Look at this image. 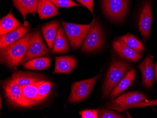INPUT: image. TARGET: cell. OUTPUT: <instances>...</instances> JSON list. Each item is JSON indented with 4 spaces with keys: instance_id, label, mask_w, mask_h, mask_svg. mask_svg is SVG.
Masks as SVG:
<instances>
[{
    "instance_id": "28",
    "label": "cell",
    "mask_w": 157,
    "mask_h": 118,
    "mask_svg": "<svg viewBox=\"0 0 157 118\" xmlns=\"http://www.w3.org/2000/svg\"><path fill=\"white\" fill-rule=\"evenodd\" d=\"M99 111L98 110H86L81 112L82 118H97Z\"/></svg>"
},
{
    "instance_id": "25",
    "label": "cell",
    "mask_w": 157,
    "mask_h": 118,
    "mask_svg": "<svg viewBox=\"0 0 157 118\" xmlns=\"http://www.w3.org/2000/svg\"><path fill=\"white\" fill-rule=\"evenodd\" d=\"M52 88V84L51 82L46 81L39 82L38 92L41 102L48 97Z\"/></svg>"
},
{
    "instance_id": "19",
    "label": "cell",
    "mask_w": 157,
    "mask_h": 118,
    "mask_svg": "<svg viewBox=\"0 0 157 118\" xmlns=\"http://www.w3.org/2000/svg\"><path fill=\"white\" fill-rule=\"evenodd\" d=\"M38 84L39 82L26 86H21L25 98L29 106L36 105L41 102L38 92Z\"/></svg>"
},
{
    "instance_id": "3",
    "label": "cell",
    "mask_w": 157,
    "mask_h": 118,
    "mask_svg": "<svg viewBox=\"0 0 157 118\" xmlns=\"http://www.w3.org/2000/svg\"><path fill=\"white\" fill-rule=\"evenodd\" d=\"M97 19L94 18L89 25H77L62 21L63 29L74 50L80 47L91 27L97 21Z\"/></svg>"
},
{
    "instance_id": "18",
    "label": "cell",
    "mask_w": 157,
    "mask_h": 118,
    "mask_svg": "<svg viewBox=\"0 0 157 118\" xmlns=\"http://www.w3.org/2000/svg\"><path fill=\"white\" fill-rule=\"evenodd\" d=\"M12 80L20 86H26L41 81L43 78L32 73L23 72H17L12 75Z\"/></svg>"
},
{
    "instance_id": "27",
    "label": "cell",
    "mask_w": 157,
    "mask_h": 118,
    "mask_svg": "<svg viewBox=\"0 0 157 118\" xmlns=\"http://www.w3.org/2000/svg\"><path fill=\"white\" fill-rule=\"evenodd\" d=\"M98 118H124V116L116 112L109 110H102L99 112Z\"/></svg>"
},
{
    "instance_id": "13",
    "label": "cell",
    "mask_w": 157,
    "mask_h": 118,
    "mask_svg": "<svg viewBox=\"0 0 157 118\" xmlns=\"http://www.w3.org/2000/svg\"><path fill=\"white\" fill-rule=\"evenodd\" d=\"M142 74L143 84L148 88H151L154 82L153 62L150 56H148L139 66Z\"/></svg>"
},
{
    "instance_id": "8",
    "label": "cell",
    "mask_w": 157,
    "mask_h": 118,
    "mask_svg": "<svg viewBox=\"0 0 157 118\" xmlns=\"http://www.w3.org/2000/svg\"><path fill=\"white\" fill-rule=\"evenodd\" d=\"M103 43L102 29L97 21L87 33L82 47V51L84 52L97 51L101 48Z\"/></svg>"
},
{
    "instance_id": "26",
    "label": "cell",
    "mask_w": 157,
    "mask_h": 118,
    "mask_svg": "<svg viewBox=\"0 0 157 118\" xmlns=\"http://www.w3.org/2000/svg\"><path fill=\"white\" fill-rule=\"evenodd\" d=\"M57 8H69L81 5L72 0H50Z\"/></svg>"
},
{
    "instance_id": "12",
    "label": "cell",
    "mask_w": 157,
    "mask_h": 118,
    "mask_svg": "<svg viewBox=\"0 0 157 118\" xmlns=\"http://www.w3.org/2000/svg\"><path fill=\"white\" fill-rule=\"evenodd\" d=\"M77 61L70 56L57 57L55 58V67L53 74H69L75 67Z\"/></svg>"
},
{
    "instance_id": "17",
    "label": "cell",
    "mask_w": 157,
    "mask_h": 118,
    "mask_svg": "<svg viewBox=\"0 0 157 118\" xmlns=\"http://www.w3.org/2000/svg\"><path fill=\"white\" fill-rule=\"evenodd\" d=\"M59 25V21L54 20L45 25L42 27V34L50 50H52L53 47Z\"/></svg>"
},
{
    "instance_id": "20",
    "label": "cell",
    "mask_w": 157,
    "mask_h": 118,
    "mask_svg": "<svg viewBox=\"0 0 157 118\" xmlns=\"http://www.w3.org/2000/svg\"><path fill=\"white\" fill-rule=\"evenodd\" d=\"M135 70L131 69L126 74L124 78L120 81L118 85L114 88L111 92L110 95L111 99H114L132 85L135 79Z\"/></svg>"
},
{
    "instance_id": "30",
    "label": "cell",
    "mask_w": 157,
    "mask_h": 118,
    "mask_svg": "<svg viewBox=\"0 0 157 118\" xmlns=\"http://www.w3.org/2000/svg\"><path fill=\"white\" fill-rule=\"evenodd\" d=\"M155 75L156 80L157 81V63L155 65Z\"/></svg>"
},
{
    "instance_id": "10",
    "label": "cell",
    "mask_w": 157,
    "mask_h": 118,
    "mask_svg": "<svg viewBox=\"0 0 157 118\" xmlns=\"http://www.w3.org/2000/svg\"><path fill=\"white\" fill-rule=\"evenodd\" d=\"M152 15L150 2L145 3L142 10L139 22V29L144 37L147 38L150 34Z\"/></svg>"
},
{
    "instance_id": "15",
    "label": "cell",
    "mask_w": 157,
    "mask_h": 118,
    "mask_svg": "<svg viewBox=\"0 0 157 118\" xmlns=\"http://www.w3.org/2000/svg\"><path fill=\"white\" fill-rule=\"evenodd\" d=\"M12 2L22 15L24 21L28 14L31 13L35 16L37 12L39 0H12Z\"/></svg>"
},
{
    "instance_id": "1",
    "label": "cell",
    "mask_w": 157,
    "mask_h": 118,
    "mask_svg": "<svg viewBox=\"0 0 157 118\" xmlns=\"http://www.w3.org/2000/svg\"><path fill=\"white\" fill-rule=\"evenodd\" d=\"M34 32L27 33L10 45L1 48V62L11 67H16L22 63L30 45Z\"/></svg>"
},
{
    "instance_id": "11",
    "label": "cell",
    "mask_w": 157,
    "mask_h": 118,
    "mask_svg": "<svg viewBox=\"0 0 157 118\" xmlns=\"http://www.w3.org/2000/svg\"><path fill=\"white\" fill-rule=\"evenodd\" d=\"M29 26L22 25L15 30L1 36L0 48H4L15 43L24 36L29 31Z\"/></svg>"
},
{
    "instance_id": "22",
    "label": "cell",
    "mask_w": 157,
    "mask_h": 118,
    "mask_svg": "<svg viewBox=\"0 0 157 118\" xmlns=\"http://www.w3.org/2000/svg\"><path fill=\"white\" fill-rule=\"evenodd\" d=\"M0 25V34L1 36H2L15 30L21 26V25L14 17L11 10L8 14L1 19Z\"/></svg>"
},
{
    "instance_id": "21",
    "label": "cell",
    "mask_w": 157,
    "mask_h": 118,
    "mask_svg": "<svg viewBox=\"0 0 157 118\" xmlns=\"http://www.w3.org/2000/svg\"><path fill=\"white\" fill-rule=\"evenodd\" d=\"M64 31L62 27L60 25L54 43L53 54L65 53L69 51V45Z\"/></svg>"
},
{
    "instance_id": "2",
    "label": "cell",
    "mask_w": 157,
    "mask_h": 118,
    "mask_svg": "<svg viewBox=\"0 0 157 118\" xmlns=\"http://www.w3.org/2000/svg\"><path fill=\"white\" fill-rule=\"evenodd\" d=\"M130 69L129 64L125 62L118 60L113 62L107 74L103 86V95L105 98L110 95Z\"/></svg>"
},
{
    "instance_id": "23",
    "label": "cell",
    "mask_w": 157,
    "mask_h": 118,
    "mask_svg": "<svg viewBox=\"0 0 157 118\" xmlns=\"http://www.w3.org/2000/svg\"><path fill=\"white\" fill-rule=\"evenodd\" d=\"M51 65V59L49 58H36L30 60L24 63L25 68L30 70H42L48 68Z\"/></svg>"
},
{
    "instance_id": "5",
    "label": "cell",
    "mask_w": 157,
    "mask_h": 118,
    "mask_svg": "<svg viewBox=\"0 0 157 118\" xmlns=\"http://www.w3.org/2000/svg\"><path fill=\"white\" fill-rule=\"evenodd\" d=\"M100 75L99 74L91 79L74 82L72 85L71 93L69 97V102L77 103L85 99L94 89Z\"/></svg>"
},
{
    "instance_id": "29",
    "label": "cell",
    "mask_w": 157,
    "mask_h": 118,
    "mask_svg": "<svg viewBox=\"0 0 157 118\" xmlns=\"http://www.w3.org/2000/svg\"><path fill=\"white\" fill-rule=\"evenodd\" d=\"M78 2L85 6L90 11L93 16H94L93 7H94V0H75Z\"/></svg>"
},
{
    "instance_id": "31",
    "label": "cell",
    "mask_w": 157,
    "mask_h": 118,
    "mask_svg": "<svg viewBox=\"0 0 157 118\" xmlns=\"http://www.w3.org/2000/svg\"></svg>"
},
{
    "instance_id": "4",
    "label": "cell",
    "mask_w": 157,
    "mask_h": 118,
    "mask_svg": "<svg viewBox=\"0 0 157 118\" xmlns=\"http://www.w3.org/2000/svg\"><path fill=\"white\" fill-rule=\"evenodd\" d=\"M3 87L6 98L11 105L18 107H29L25 98L22 87L12 78L5 81Z\"/></svg>"
},
{
    "instance_id": "14",
    "label": "cell",
    "mask_w": 157,
    "mask_h": 118,
    "mask_svg": "<svg viewBox=\"0 0 157 118\" xmlns=\"http://www.w3.org/2000/svg\"><path fill=\"white\" fill-rule=\"evenodd\" d=\"M113 46L114 51L124 59L134 61L141 59V52L128 47L120 40L113 41Z\"/></svg>"
},
{
    "instance_id": "6",
    "label": "cell",
    "mask_w": 157,
    "mask_h": 118,
    "mask_svg": "<svg viewBox=\"0 0 157 118\" xmlns=\"http://www.w3.org/2000/svg\"><path fill=\"white\" fill-rule=\"evenodd\" d=\"M104 12L114 21L123 20L127 15L128 0H103Z\"/></svg>"
},
{
    "instance_id": "24",
    "label": "cell",
    "mask_w": 157,
    "mask_h": 118,
    "mask_svg": "<svg viewBox=\"0 0 157 118\" xmlns=\"http://www.w3.org/2000/svg\"><path fill=\"white\" fill-rule=\"evenodd\" d=\"M118 40L130 48L141 52L144 50V47L141 41L131 34H127L120 37Z\"/></svg>"
},
{
    "instance_id": "7",
    "label": "cell",
    "mask_w": 157,
    "mask_h": 118,
    "mask_svg": "<svg viewBox=\"0 0 157 118\" xmlns=\"http://www.w3.org/2000/svg\"><path fill=\"white\" fill-rule=\"evenodd\" d=\"M146 99L145 96L141 93L136 92H128L111 101L107 107L109 109L121 112L132 108L134 104L140 103Z\"/></svg>"
},
{
    "instance_id": "16",
    "label": "cell",
    "mask_w": 157,
    "mask_h": 118,
    "mask_svg": "<svg viewBox=\"0 0 157 118\" xmlns=\"http://www.w3.org/2000/svg\"><path fill=\"white\" fill-rule=\"evenodd\" d=\"M37 12L41 19L59 15L56 6L50 0H39Z\"/></svg>"
},
{
    "instance_id": "9",
    "label": "cell",
    "mask_w": 157,
    "mask_h": 118,
    "mask_svg": "<svg viewBox=\"0 0 157 118\" xmlns=\"http://www.w3.org/2000/svg\"><path fill=\"white\" fill-rule=\"evenodd\" d=\"M48 53V49L42 40L40 33L39 31H36L33 33L30 45L22 63L24 64L34 58L47 55Z\"/></svg>"
}]
</instances>
